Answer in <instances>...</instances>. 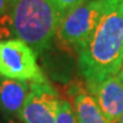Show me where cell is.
Here are the masks:
<instances>
[{"mask_svg": "<svg viewBox=\"0 0 123 123\" xmlns=\"http://www.w3.org/2000/svg\"><path fill=\"white\" fill-rule=\"evenodd\" d=\"M77 51L79 71L88 88L120 73L123 67V0H106L98 25Z\"/></svg>", "mask_w": 123, "mask_h": 123, "instance_id": "6da1fadb", "label": "cell"}, {"mask_svg": "<svg viewBox=\"0 0 123 123\" xmlns=\"http://www.w3.org/2000/svg\"><path fill=\"white\" fill-rule=\"evenodd\" d=\"M13 35L36 53L51 45L64 13L51 0H13L9 4Z\"/></svg>", "mask_w": 123, "mask_h": 123, "instance_id": "7a4b0ae2", "label": "cell"}, {"mask_svg": "<svg viewBox=\"0 0 123 123\" xmlns=\"http://www.w3.org/2000/svg\"><path fill=\"white\" fill-rule=\"evenodd\" d=\"M0 76L30 83L47 82L36 53L18 38L0 40Z\"/></svg>", "mask_w": 123, "mask_h": 123, "instance_id": "3957f363", "label": "cell"}, {"mask_svg": "<svg viewBox=\"0 0 123 123\" xmlns=\"http://www.w3.org/2000/svg\"><path fill=\"white\" fill-rule=\"evenodd\" d=\"M106 0H85L64 14L57 30V38L76 48L81 46L93 32Z\"/></svg>", "mask_w": 123, "mask_h": 123, "instance_id": "277c9868", "label": "cell"}, {"mask_svg": "<svg viewBox=\"0 0 123 123\" xmlns=\"http://www.w3.org/2000/svg\"><path fill=\"white\" fill-rule=\"evenodd\" d=\"M60 103L56 91L47 82H31L20 120L23 123H55Z\"/></svg>", "mask_w": 123, "mask_h": 123, "instance_id": "5b68a950", "label": "cell"}, {"mask_svg": "<svg viewBox=\"0 0 123 123\" xmlns=\"http://www.w3.org/2000/svg\"><path fill=\"white\" fill-rule=\"evenodd\" d=\"M88 89L107 120L116 123L123 114V83L119 76H111Z\"/></svg>", "mask_w": 123, "mask_h": 123, "instance_id": "8992f818", "label": "cell"}, {"mask_svg": "<svg viewBox=\"0 0 123 123\" xmlns=\"http://www.w3.org/2000/svg\"><path fill=\"white\" fill-rule=\"evenodd\" d=\"M30 89L27 81L0 76V115L4 119L20 120V114Z\"/></svg>", "mask_w": 123, "mask_h": 123, "instance_id": "52a82bcc", "label": "cell"}, {"mask_svg": "<svg viewBox=\"0 0 123 123\" xmlns=\"http://www.w3.org/2000/svg\"><path fill=\"white\" fill-rule=\"evenodd\" d=\"M74 110L77 123H110L101 112L92 95L80 91L74 98Z\"/></svg>", "mask_w": 123, "mask_h": 123, "instance_id": "ba28073f", "label": "cell"}, {"mask_svg": "<svg viewBox=\"0 0 123 123\" xmlns=\"http://www.w3.org/2000/svg\"><path fill=\"white\" fill-rule=\"evenodd\" d=\"M55 123H77L74 110L68 101H61Z\"/></svg>", "mask_w": 123, "mask_h": 123, "instance_id": "9c48e42d", "label": "cell"}, {"mask_svg": "<svg viewBox=\"0 0 123 123\" xmlns=\"http://www.w3.org/2000/svg\"><path fill=\"white\" fill-rule=\"evenodd\" d=\"M11 35H13V31L9 11L0 13V40H6V38Z\"/></svg>", "mask_w": 123, "mask_h": 123, "instance_id": "30bf717a", "label": "cell"}, {"mask_svg": "<svg viewBox=\"0 0 123 123\" xmlns=\"http://www.w3.org/2000/svg\"><path fill=\"white\" fill-rule=\"evenodd\" d=\"M52 3L59 8L64 14L76 5L82 3L85 0H51Z\"/></svg>", "mask_w": 123, "mask_h": 123, "instance_id": "8fae6325", "label": "cell"}, {"mask_svg": "<svg viewBox=\"0 0 123 123\" xmlns=\"http://www.w3.org/2000/svg\"><path fill=\"white\" fill-rule=\"evenodd\" d=\"M9 11V2L7 0H0V13H5Z\"/></svg>", "mask_w": 123, "mask_h": 123, "instance_id": "7c38bea8", "label": "cell"}, {"mask_svg": "<svg viewBox=\"0 0 123 123\" xmlns=\"http://www.w3.org/2000/svg\"><path fill=\"white\" fill-rule=\"evenodd\" d=\"M0 123H23L21 120H13V119H4L0 118Z\"/></svg>", "mask_w": 123, "mask_h": 123, "instance_id": "4fadbf2b", "label": "cell"}, {"mask_svg": "<svg viewBox=\"0 0 123 123\" xmlns=\"http://www.w3.org/2000/svg\"><path fill=\"white\" fill-rule=\"evenodd\" d=\"M118 76H119V78H120V80H121L122 83H123V67H122V69H121L120 73H119V74H118Z\"/></svg>", "mask_w": 123, "mask_h": 123, "instance_id": "5bb4252c", "label": "cell"}, {"mask_svg": "<svg viewBox=\"0 0 123 123\" xmlns=\"http://www.w3.org/2000/svg\"><path fill=\"white\" fill-rule=\"evenodd\" d=\"M116 123H123V114L121 115V117L117 120V122H116Z\"/></svg>", "mask_w": 123, "mask_h": 123, "instance_id": "9a60e30c", "label": "cell"}, {"mask_svg": "<svg viewBox=\"0 0 123 123\" xmlns=\"http://www.w3.org/2000/svg\"><path fill=\"white\" fill-rule=\"evenodd\" d=\"M7 1H8V2H9V4H10V3H11V2H12V1H13V0H7Z\"/></svg>", "mask_w": 123, "mask_h": 123, "instance_id": "2e32d148", "label": "cell"}]
</instances>
